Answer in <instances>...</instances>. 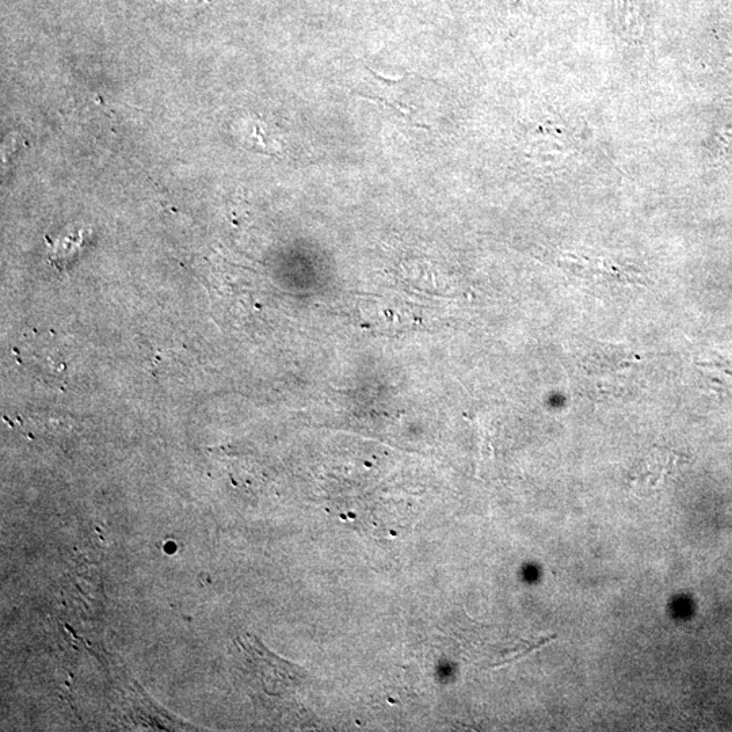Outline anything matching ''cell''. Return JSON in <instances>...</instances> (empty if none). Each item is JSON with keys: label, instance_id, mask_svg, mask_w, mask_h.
Listing matches in <instances>:
<instances>
[{"label": "cell", "instance_id": "1", "mask_svg": "<svg viewBox=\"0 0 732 732\" xmlns=\"http://www.w3.org/2000/svg\"><path fill=\"white\" fill-rule=\"evenodd\" d=\"M639 360L638 354L632 352L628 346L594 343L587 346L585 352L579 356L578 365L583 376L604 383L606 379H617L616 376L624 375Z\"/></svg>", "mask_w": 732, "mask_h": 732}, {"label": "cell", "instance_id": "2", "mask_svg": "<svg viewBox=\"0 0 732 732\" xmlns=\"http://www.w3.org/2000/svg\"><path fill=\"white\" fill-rule=\"evenodd\" d=\"M566 269L575 277L583 278L594 285H605V287H643L644 285L642 273L616 265V263L571 259L566 263Z\"/></svg>", "mask_w": 732, "mask_h": 732}, {"label": "cell", "instance_id": "3", "mask_svg": "<svg viewBox=\"0 0 732 732\" xmlns=\"http://www.w3.org/2000/svg\"><path fill=\"white\" fill-rule=\"evenodd\" d=\"M699 369L712 390L732 400V357L718 356L711 361L699 362Z\"/></svg>", "mask_w": 732, "mask_h": 732}, {"label": "cell", "instance_id": "4", "mask_svg": "<svg viewBox=\"0 0 732 732\" xmlns=\"http://www.w3.org/2000/svg\"><path fill=\"white\" fill-rule=\"evenodd\" d=\"M83 240H85L83 231L78 232L76 235L61 238L56 243L48 239L49 246H51L49 247V259H51L53 265H56L60 270L66 269L82 249Z\"/></svg>", "mask_w": 732, "mask_h": 732}, {"label": "cell", "instance_id": "5", "mask_svg": "<svg viewBox=\"0 0 732 732\" xmlns=\"http://www.w3.org/2000/svg\"><path fill=\"white\" fill-rule=\"evenodd\" d=\"M159 2L171 3H183V5L202 6L208 5L209 0H159Z\"/></svg>", "mask_w": 732, "mask_h": 732}]
</instances>
